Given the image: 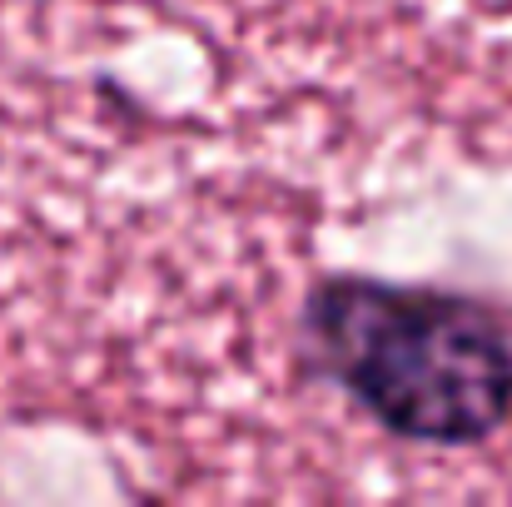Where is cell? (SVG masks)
Listing matches in <instances>:
<instances>
[{
  "mask_svg": "<svg viewBox=\"0 0 512 507\" xmlns=\"http://www.w3.org/2000/svg\"><path fill=\"white\" fill-rule=\"evenodd\" d=\"M304 343L314 368L403 443L468 448L512 418V338L478 299L334 274L304 304Z\"/></svg>",
  "mask_w": 512,
  "mask_h": 507,
  "instance_id": "1",
  "label": "cell"
}]
</instances>
